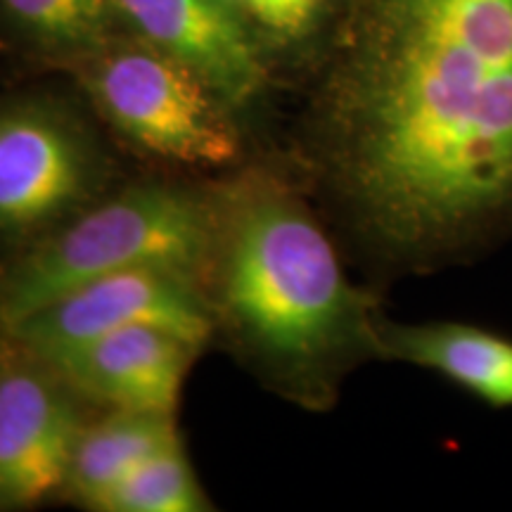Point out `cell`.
Instances as JSON below:
<instances>
[{
  "mask_svg": "<svg viewBox=\"0 0 512 512\" xmlns=\"http://www.w3.org/2000/svg\"><path fill=\"white\" fill-rule=\"evenodd\" d=\"M363 245L439 268L512 235V0H370L318 136Z\"/></svg>",
  "mask_w": 512,
  "mask_h": 512,
  "instance_id": "6da1fadb",
  "label": "cell"
},
{
  "mask_svg": "<svg viewBox=\"0 0 512 512\" xmlns=\"http://www.w3.org/2000/svg\"><path fill=\"white\" fill-rule=\"evenodd\" d=\"M221 309L242 342L292 389L323 406L344 373L380 356L373 299L344 273L330 235L278 181H249L219 214Z\"/></svg>",
  "mask_w": 512,
  "mask_h": 512,
  "instance_id": "7a4b0ae2",
  "label": "cell"
},
{
  "mask_svg": "<svg viewBox=\"0 0 512 512\" xmlns=\"http://www.w3.org/2000/svg\"><path fill=\"white\" fill-rule=\"evenodd\" d=\"M219 211L174 185H136L93 204L31 249L0 280V325L64 297L76 287L133 268L197 275L214 254Z\"/></svg>",
  "mask_w": 512,
  "mask_h": 512,
  "instance_id": "3957f363",
  "label": "cell"
},
{
  "mask_svg": "<svg viewBox=\"0 0 512 512\" xmlns=\"http://www.w3.org/2000/svg\"><path fill=\"white\" fill-rule=\"evenodd\" d=\"M88 91L121 136L152 155L223 166L240 155L228 102L188 64L150 43H107L91 57Z\"/></svg>",
  "mask_w": 512,
  "mask_h": 512,
  "instance_id": "277c9868",
  "label": "cell"
},
{
  "mask_svg": "<svg viewBox=\"0 0 512 512\" xmlns=\"http://www.w3.org/2000/svg\"><path fill=\"white\" fill-rule=\"evenodd\" d=\"M105 162L88 128L50 100L0 102V230L27 233L79 211Z\"/></svg>",
  "mask_w": 512,
  "mask_h": 512,
  "instance_id": "5b68a950",
  "label": "cell"
},
{
  "mask_svg": "<svg viewBox=\"0 0 512 512\" xmlns=\"http://www.w3.org/2000/svg\"><path fill=\"white\" fill-rule=\"evenodd\" d=\"M138 325L171 330L204 347L214 318L197 290L195 275L147 266L76 287L5 332L12 342L43 358Z\"/></svg>",
  "mask_w": 512,
  "mask_h": 512,
  "instance_id": "8992f818",
  "label": "cell"
},
{
  "mask_svg": "<svg viewBox=\"0 0 512 512\" xmlns=\"http://www.w3.org/2000/svg\"><path fill=\"white\" fill-rule=\"evenodd\" d=\"M72 392L22 344L0 361V508H31L67 489L83 430Z\"/></svg>",
  "mask_w": 512,
  "mask_h": 512,
  "instance_id": "52a82bcc",
  "label": "cell"
},
{
  "mask_svg": "<svg viewBox=\"0 0 512 512\" xmlns=\"http://www.w3.org/2000/svg\"><path fill=\"white\" fill-rule=\"evenodd\" d=\"M200 349L171 330L138 325L38 358L74 392L117 411L174 413Z\"/></svg>",
  "mask_w": 512,
  "mask_h": 512,
  "instance_id": "ba28073f",
  "label": "cell"
},
{
  "mask_svg": "<svg viewBox=\"0 0 512 512\" xmlns=\"http://www.w3.org/2000/svg\"><path fill=\"white\" fill-rule=\"evenodd\" d=\"M140 41L195 69L230 107L247 105L264 86V62L252 29L223 0H114Z\"/></svg>",
  "mask_w": 512,
  "mask_h": 512,
  "instance_id": "9c48e42d",
  "label": "cell"
},
{
  "mask_svg": "<svg viewBox=\"0 0 512 512\" xmlns=\"http://www.w3.org/2000/svg\"><path fill=\"white\" fill-rule=\"evenodd\" d=\"M380 356L432 370L491 408H512V339L456 320H380Z\"/></svg>",
  "mask_w": 512,
  "mask_h": 512,
  "instance_id": "30bf717a",
  "label": "cell"
},
{
  "mask_svg": "<svg viewBox=\"0 0 512 512\" xmlns=\"http://www.w3.org/2000/svg\"><path fill=\"white\" fill-rule=\"evenodd\" d=\"M178 441L174 413L117 411L83 425L76 441L67 489L93 508L128 472Z\"/></svg>",
  "mask_w": 512,
  "mask_h": 512,
  "instance_id": "8fae6325",
  "label": "cell"
},
{
  "mask_svg": "<svg viewBox=\"0 0 512 512\" xmlns=\"http://www.w3.org/2000/svg\"><path fill=\"white\" fill-rule=\"evenodd\" d=\"M8 27L50 55L93 57L110 43L114 0H0Z\"/></svg>",
  "mask_w": 512,
  "mask_h": 512,
  "instance_id": "7c38bea8",
  "label": "cell"
},
{
  "mask_svg": "<svg viewBox=\"0 0 512 512\" xmlns=\"http://www.w3.org/2000/svg\"><path fill=\"white\" fill-rule=\"evenodd\" d=\"M204 496L190 460L185 458L181 439L143 460L112 486L93 510L102 512H202Z\"/></svg>",
  "mask_w": 512,
  "mask_h": 512,
  "instance_id": "4fadbf2b",
  "label": "cell"
},
{
  "mask_svg": "<svg viewBox=\"0 0 512 512\" xmlns=\"http://www.w3.org/2000/svg\"><path fill=\"white\" fill-rule=\"evenodd\" d=\"M249 29L275 43H292L309 36L320 22L325 0H223Z\"/></svg>",
  "mask_w": 512,
  "mask_h": 512,
  "instance_id": "5bb4252c",
  "label": "cell"
}]
</instances>
